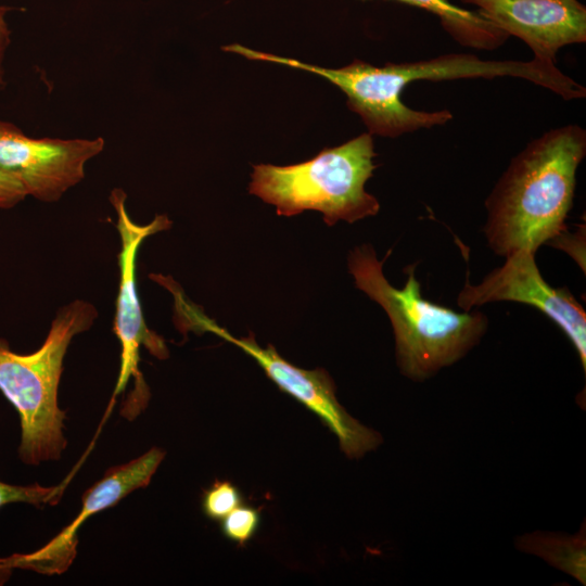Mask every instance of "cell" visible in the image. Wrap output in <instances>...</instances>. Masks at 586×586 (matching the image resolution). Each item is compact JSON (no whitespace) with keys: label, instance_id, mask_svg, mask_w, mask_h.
<instances>
[{"label":"cell","instance_id":"obj_1","mask_svg":"<svg viewBox=\"0 0 586 586\" xmlns=\"http://www.w3.org/2000/svg\"><path fill=\"white\" fill-rule=\"evenodd\" d=\"M514 77L548 89L565 101L584 99L586 88L561 72L555 62L481 60L474 54L449 53L436 58L375 66L361 60L329 68L326 78L347 97L371 135L398 137L453 119L448 110L419 111L403 103L400 94L415 80Z\"/></svg>","mask_w":586,"mask_h":586},{"label":"cell","instance_id":"obj_2","mask_svg":"<svg viewBox=\"0 0 586 586\" xmlns=\"http://www.w3.org/2000/svg\"><path fill=\"white\" fill-rule=\"evenodd\" d=\"M585 155L586 130L571 124L544 132L511 160L485 201L483 231L494 253H536L566 231Z\"/></svg>","mask_w":586,"mask_h":586},{"label":"cell","instance_id":"obj_3","mask_svg":"<svg viewBox=\"0 0 586 586\" xmlns=\"http://www.w3.org/2000/svg\"><path fill=\"white\" fill-rule=\"evenodd\" d=\"M369 244L356 246L347 258L355 286L378 303L393 327L396 358L403 374L420 381L428 379L463 357L487 331L485 314L474 310L458 313L422 297L415 266H408L404 288L393 286L383 273Z\"/></svg>","mask_w":586,"mask_h":586},{"label":"cell","instance_id":"obj_4","mask_svg":"<svg viewBox=\"0 0 586 586\" xmlns=\"http://www.w3.org/2000/svg\"><path fill=\"white\" fill-rule=\"evenodd\" d=\"M97 308L75 300L55 313L43 344L34 353L17 354L0 337V391L21 421L20 459L27 464L59 460L67 445L63 434L65 411L58 391L67 348L98 318Z\"/></svg>","mask_w":586,"mask_h":586},{"label":"cell","instance_id":"obj_5","mask_svg":"<svg viewBox=\"0 0 586 586\" xmlns=\"http://www.w3.org/2000/svg\"><path fill=\"white\" fill-rule=\"evenodd\" d=\"M374 157L372 135L361 133L303 163L254 165L249 191L276 206L280 216L314 209L322 213L328 226L339 220L353 224L380 209L365 189L377 168Z\"/></svg>","mask_w":586,"mask_h":586},{"label":"cell","instance_id":"obj_6","mask_svg":"<svg viewBox=\"0 0 586 586\" xmlns=\"http://www.w3.org/2000/svg\"><path fill=\"white\" fill-rule=\"evenodd\" d=\"M126 200L127 194L123 189L115 188L111 191L110 202L117 215L116 228L122 244L118 254L120 276L113 327L122 345V355L114 396L124 391L132 375L136 382V392L122 410L126 418L132 419L144 409L150 397L148 386L138 368L140 347L144 346L151 355L158 359H166L169 356L164 340L148 328L142 315L136 282L137 254L146 238L169 229L171 221L166 215H156L151 222L139 225L129 217Z\"/></svg>","mask_w":586,"mask_h":586},{"label":"cell","instance_id":"obj_7","mask_svg":"<svg viewBox=\"0 0 586 586\" xmlns=\"http://www.w3.org/2000/svg\"><path fill=\"white\" fill-rule=\"evenodd\" d=\"M193 330L209 331L251 356L278 388L315 413L336 436L342 451L357 459L375 449L381 435L353 418L339 403L335 385L323 369L305 370L281 357L272 345L262 347L251 334L235 337L205 316H193Z\"/></svg>","mask_w":586,"mask_h":586},{"label":"cell","instance_id":"obj_8","mask_svg":"<svg viewBox=\"0 0 586 586\" xmlns=\"http://www.w3.org/2000/svg\"><path fill=\"white\" fill-rule=\"evenodd\" d=\"M104 146L102 137L33 138L0 119V169L17 177L27 194L40 202H58L80 183L87 163Z\"/></svg>","mask_w":586,"mask_h":586},{"label":"cell","instance_id":"obj_9","mask_svg":"<svg viewBox=\"0 0 586 586\" xmlns=\"http://www.w3.org/2000/svg\"><path fill=\"white\" fill-rule=\"evenodd\" d=\"M493 302L523 303L540 310L570 339L585 371L586 313L568 288L556 289L545 281L535 253L523 249L506 256L501 267L492 270L477 285L467 282L457 297L464 311Z\"/></svg>","mask_w":586,"mask_h":586},{"label":"cell","instance_id":"obj_10","mask_svg":"<svg viewBox=\"0 0 586 586\" xmlns=\"http://www.w3.org/2000/svg\"><path fill=\"white\" fill-rule=\"evenodd\" d=\"M165 450L153 447L140 457L110 468L103 477L81 496V509L77 517L47 545L30 553H13L0 558V562L14 569L53 575L64 573L77 555V532L93 514L115 506L135 489L145 487L160 463Z\"/></svg>","mask_w":586,"mask_h":586},{"label":"cell","instance_id":"obj_11","mask_svg":"<svg viewBox=\"0 0 586 586\" xmlns=\"http://www.w3.org/2000/svg\"><path fill=\"white\" fill-rule=\"evenodd\" d=\"M508 36L524 41L533 58L555 62L558 51L586 41V7L578 0H461Z\"/></svg>","mask_w":586,"mask_h":586},{"label":"cell","instance_id":"obj_12","mask_svg":"<svg viewBox=\"0 0 586 586\" xmlns=\"http://www.w3.org/2000/svg\"><path fill=\"white\" fill-rule=\"evenodd\" d=\"M436 15L449 36L458 43L479 50H495L509 36L477 11L455 5L448 0H396Z\"/></svg>","mask_w":586,"mask_h":586},{"label":"cell","instance_id":"obj_13","mask_svg":"<svg viewBox=\"0 0 586 586\" xmlns=\"http://www.w3.org/2000/svg\"><path fill=\"white\" fill-rule=\"evenodd\" d=\"M518 547L543 558L549 564L585 585L586 537L584 527L574 536L544 532L526 534L518 539Z\"/></svg>","mask_w":586,"mask_h":586},{"label":"cell","instance_id":"obj_14","mask_svg":"<svg viewBox=\"0 0 586 586\" xmlns=\"http://www.w3.org/2000/svg\"><path fill=\"white\" fill-rule=\"evenodd\" d=\"M66 487L64 481L59 486L44 487L39 484L12 485L0 481V508L13 502H25L36 507L56 505ZM13 569L0 562V586L11 577Z\"/></svg>","mask_w":586,"mask_h":586},{"label":"cell","instance_id":"obj_15","mask_svg":"<svg viewBox=\"0 0 586 586\" xmlns=\"http://www.w3.org/2000/svg\"><path fill=\"white\" fill-rule=\"evenodd\" d=\"M243 504V495L232 482L216 480L203 491L201 509L213 521L222 520L233 509Z\"/></svg>","mask_w":586,"mask_h":586},{"label":"cell","instance_id":"obj_16","mask_svg":"<svg viewBox=\"0 0 586 586\" xmlns=\"http://www.w3.org/2000/svg\"><path fill=\"white\" fill-rule=\"evenodd\" d=\"M260 520L259 508L242 504L220 520V532L225 538L243 547L256 535Z\"/></svg>","mask_w":586,"mask_h":586},{"label":"cell","instance_id":"obj_17","mask_svg":"<svg viewBox=\"0 0 586 586\" xmlns=\"http://www.w3.org/2000/svg\"><path fill=\"white\" fill-rule=\"evenodd\" d=\"M28 196L21 180L0 169V209H10Z\"/></svg>","mask_w":586,"mask_h":586},{"label":"cell","instance_id":"obj_18","mask_svg":"<svg viewBox=\"0 0 586 586\" xmlns=\"http://www.w3.org/2000/svg\"><path fill=\"white\" fill-rule=\"evenodd\" d=\"M13 8L0 4V91L5 86V56L11 44V29L7 21V14Z\"/></svg>","mask_w":586,"mask_h":586}]
</instances>
